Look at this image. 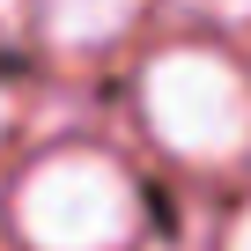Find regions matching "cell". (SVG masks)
<instances>
[{
	"label": "cell",
	"instance_id": "obj_5",
	"mask_svg": "<svg viewBox=\"0 0 251 251\" xmlns=\"http://www.w3.org/2000/svg\"><path fill=\"white\" fill-rule=\"evenodd\" d=\"M229 251H251V222H244V229H236V244H229Z\"/></svg>",
	"mask_w": 251,
	"mask_h": 251
},
{
	"label": "cell",
	"instance_id": "obj_4",
	"mask_svg": "<svg viewBox=\"0 0 251 251\" xmlns=\"http://www.w3.org/2000/svg\"><path fill=\"white\" fill-rule=\"evenodd\" d=\"M207 15H251V0H200Z\"/></svg>",
	"mask_w": 251,
	"mask_h": 251
},
{
	"label": "cell",
	"instance_id": "obj_1",
	"mask_svg": "<svg viewBox=\"0 0 251 251\" xmlns=\"http://www.w3.org/2000/svg\"><path fill=\"white\" fill-rule=\"evenodd\" d=\"M133 214L141 207H133L126 170L89 148L37 163L15 192V222H23L30 251H118L133 236Z\"/></svg>",
	"mask_w": 251,
	"mask_h": 251
},
{
	"label": "cell",
	"instance_id": "obj_3",
	"mask_svg": "<svg viewBox=\"0 0 251 251\" xmlns=\"http://www.w3.org/2000/svg\"><path fill=\"white\" fill-rule=\"evenodd\" d=\"M141 0H52L45 8V30L67 45V52H89V45H111L126 23H133Z\"/></svg>",
	"mask_w": 251,
	"mask_h": 251
},
{
	"label": "cell",
	"instance_id": "obj_2",
	"mask_svg": "<svg viewBox=\"0 0 251 251\" xmlns=\"http://www.w3.org/2000/svg\"><path fill=\"white\" fill-rule=\"evenodd\" d=\"M148 126L192 163H229L251 148V81L214 52H163L148 67Z\"/></svg>",
	"mask_w": 251,
	"mask_h": 251
},
{
	"label": "cell",
	"instance_id": "obj_6",
	"mask_svg": "<svg viewBox=\"0 0 251 251\" xmlns=\"http://www.w3.org/2000/svg\"><path fill=\"white\" fill-rule=\"evenodd\" d=\"M0 118H8V103H0Z\"/></svg>",
	"mask_w": 251,
	"mask_h": 251
}]
</instances>
